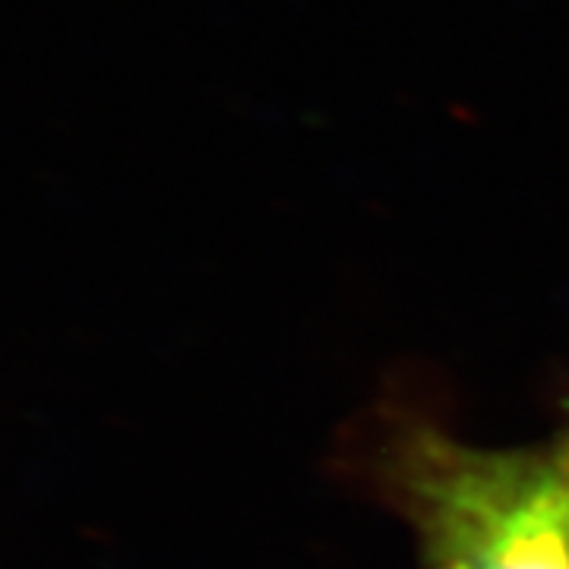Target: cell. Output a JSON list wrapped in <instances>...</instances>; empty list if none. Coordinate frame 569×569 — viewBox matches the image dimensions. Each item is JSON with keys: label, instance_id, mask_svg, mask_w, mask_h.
<instances>
[{"label": "cell", "instance_id": "6da1fadb", "mask_svg": "<svg viewBox=\"0 0 569 569\" xmlns=\"http://www.w3.org/2000/svg\"><path fill=\"white\" fill-rule=\"evenodd\" d=\"M389 488L421 569H569V466L548 447H478L433 425L389 447Z\"/></svg>", "mask_w": 569, "mask_h": 569}, {"label": "cell", "instance_id": "7a4b0ae2", "mask_svg": "<svg viewBox=\"0 0 569 569\" xmlns=\"http://www.w3.org/2000/svg\"><path fill=\"white\" fill-rule=\"evenodd\" d=\"M557 440H560V447H563V456H567V466H569V421H567V427L557 433Z\"/></svg>", "mask_w": 569, "mask_h": 569}]
</instances>
